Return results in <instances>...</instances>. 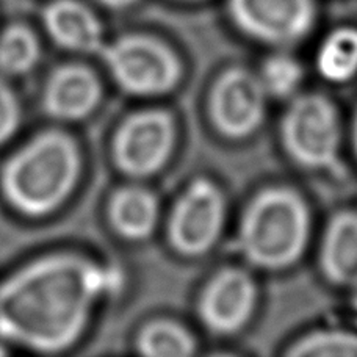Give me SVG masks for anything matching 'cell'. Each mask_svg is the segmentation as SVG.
Wrapping results in <instances>:
<instances>
[{
  "instance_id": "cell-15",
  "label": "cell",
  "mask_w": 357,
  "mask_h": 357,
  "mask_svg": "<svg viewBox=\"0 0 357 357\" xmlns=\"http://www.w3.org/2000/svg\"><path fill=\"white\" fill-rule=\"evenodd\" d=\"M41 60V41L24 22H13L0 31V75L17 79L30 74Z\"/></svg>"
},
{
  "instance_id": "cell-2",
  "label": "cell",
  "mask_w": 357,
  "mask_h": 357,
  "mask_svg": "<svg viewBox=\"0 0 357 357\" xmlns=\"http://www.w3.org/2000/svg\"><path fill=\"white\" fill-rule=\"evenodd\" d=\"M82 173L79 144L69 133L47 129L11 152L0 168L5 202L27 218H44L68 201Z\"/></svg>"
},
{
  "instance_id": "cell-22",
  "label": "cell",
  "mask_w": 357,
  "mask_h": 357,
  "mask_svg": "<svg viewBox=\"0 0 357 357\" xmlns=\"http://www.w3.org/2000/svg\"><path fill=\"white\" fill-rule=\"evenodd\" d=\"M353 142H354V151H356V155H357V112H356L354 126H353Z\"/></svg>"
},
{
  "instance_id": "cell-6",
  "label": "cell",
  "mask_w": 357,
  "mask_h": 357,
  "mask_svg": "<svg viewBox=\"0 0 357 357\" xmlns=\"http://www.w3.org/2000/svg\"><path fill=\"white\" fill-rule=\"evenodd\" d=\"M174 143V118L160 108H146L132 113L118 127L112 144L113 162L127 177H151L167 165Z\"/></svg>"
},
{
  "instance_id": "cell-21",
  "label": "cell",
  "mask_w": 357,
  "mask_h": 357,
  "mask_svg": "<svg viewBox=\"0 0 357 357\" xmlns=\"http://www.w3.org/2000/svg\"><path fill=\"white\" fill-rule=\"evenodd\" d=\"M96 2L107 6V8L119 10V8H126V6L135 3L137 0H96Z\"/></svg>"
},
{
  "instance_id": "cell-9",
  "label": "cell",
  "mask_w": 357,
  "mask_h": 357,
  "mask_svg": "<svg viewBox=\"0 0 357 357\" xmlns=\"http://www.w3.org/2000/svg\"><path fill=\"white\" fill-rule=\"evenodd\" d=\"M229 10L243 33L276 47L303 41L315 22L312 0H231Z\"/></svg>"
},
{
  "instance_id": "cell-3",
  "label": "cell",
  "mask_w": 357,
  "mask_h": 357,
  "mask_svg": "<svg viewBox=\"0 0 357 357\" xmlns=\"http://www.w3.org/2000/svg\"><path fill=\"white\" fill-rule=\"evenodd\" d=\"M310 235L307 204L289 187H270L254 197L241 216L238 248L248 264L268 271L295 265Z\"/></svg>"
},
{
  "instance_id": "cell-23",
  "label": "cell",
  "mask_w": 357,
  "mask_h": 357,
  "mask_svg": "<svg viewBox=\"0 0 357 357\" xmlns=\"http://www.w3.org/2000/svg\"><path fill=\"white\" fill-rule=\"evenodd\" d=\"M356 307H357V298H356Z\"/></svg>"
},
{
  "instance_id": "cell-14",
  "label": "cell",
  "mask_w": 357,
  "mask_h": 357,
  "mask_svg": "<svg viewBox=\"0 0 357 357\" xmlns=\"http://www.w3.org/2000/svg\"><path fill=\"white\" fill-rule=\"evenodd\" d=\"M158 210V201L151 190L139 185H127L112 195L108 220L119 237L142 241L154 234Z\"/></svg>"
},
{
  "instance_id": "cell-12",
  "label": "cell",
  "mask_w": 357,
  "mask_h": 357,
  "mask_svg": "<svg viewBox=\"0 0 357 357\" xmlns=\"http://www.w3.org/2000/svg\"><path fill=\"white\" fill-rule=\"evenodd\" d=\"M41 24L49 40L66 52L99 55L107 43L98 15L82 0H49Z\"/></svg>"
},
{
  "instance_id": "cell-7",
  "label": "cell",
  "mask_w": 357,
  "mask_h": 357,
  "mask_svg": "<svg viewBox=\"0 0 357 357\" xmlns=\"http://www.w3.org/2000/svg\"><path fill=\"white\" fill-rule=\"evenodd\" d=\"M226 218L221 190L208 178L191 182L173 206L168 220V240L185 257H197L218 241Z\"/></svg>"
},
{
  "instance_id": "cell-11",
  "label": "cell",
  "mask_w": 357,
  "mask_h": 357,
  "mask_svg": "<svg viewBox=\"0 0 357 357\" xmlns=\"http://www.w3.org/2000/svg\"><path fill=\"white\" fill-rule=\"evenodd\" d=\"M102 99V85L91 68L65 63L47 75L41 93L43 112L60 123H75L89 116Z\"/></svg>"
},
{
  "instance_id": "cell-20",
  "label": "cell",
  "mask_w": 357,
  "mask_h": 357,
  "mask_svg": "<svg viewBox=\"0 0 357 357\" xmlns=\"http://www.w3.org/2000/svg\"><path fill=\"white\" fill-rule=\"evenodd\" d=\"M22 123V105L10 80L0 75V146L16 135Z\"/></svg>"
},
{
  "instance_id": "cell-13",
  "label": "cell",
  "mask_w": 357,
  "mask_h": 357,
  "mask_svg": "<svg viewBox=\"0 0 357 357\" xmlns=\"http://www.w3.org/2000/svg\"><path fill=\"white\" fill-rule=\"evenodd\" d=\"M320 266L331 284L357 289V212L331 218L320 248Z\"/></svg>"
},
{
  "instance_id": "cell-17",
  "label": "cell",
  "mask_w": 357,
  "mask_h": 357,
  "mask_svg": "<svg viewBox=\"0 0 357 357\" xmlns=\"http://www.w3.org/2000/svg\"><path fill=\"white\" fill-rule=\"evenodd\" d=\"M137 351L148 357H188L196 351V340L182 324L155 320L139 331Z\"/></svg>"
},
{
  "instance_id": "cell-4",
  "label": "cell",
  "mask_w": 357,
  "mask_h": 357,
  "mask_svg": "<svg viewBox=\"0 0 357 357\" xmlns=\"http://www.w3.org/2000/svg\"><path fill=\"white\" fill-rule=\"evenodd\" d=\"M280 138L287 154L301 168L343 174L339 113L324 96L309 93L293 99L280 124Z\"/></svg>"
},
{
  "instance_id": "cell-16",
  "label": "cell",
  "mask_w": 357,
  "mask_h": 357,
  "mask_svg": "<svg viewBox=\"0 0 357 357\" xmlns=\"http://www.w3.org/2000/svg\"><path fill=\"white\" fill-rule=\"evenodd\" d=\"M317 68L333 84H345L357 75V30L337 29L326 36L317 54Z\"/></svg>"
},
{
  "instance_id": "cell-10",
  "label": "cell",
  "mask_w": 357,
  "mask_h": 357,
  "mask_svg": "<svg viewBox=\"0 0 357 357\" xmlns=\"http://www.w3.org/2000/svg\"><path fill=\"white\" fill-rule=\"evenodd\" d=\"M256 299L257 289L251 274L240 268H225L204 287L197 312L208 331L229 335L250 321Z\"/></svg>"
},
{
  "instance_id": "cell-18",
  "label": "cell",
  "mask_w": 357,
  "mask_h": 357,
  "mask_svg": "<svg viewBox=\"0 0 357 357\" xmlns=\"http://www.w3.org/2000/svg\"><path fill=\"white\" fill-rule=\"evenodd\" d=\"M257 75L268 98L290 99L303 84L304 68L293 55L274 54L264 61Z\"/></svg>"
},
{
  "instance_id": "cell-1",
  "label": "cell",
  "mask_w": 357,
  "mask_h": 357,
  "mask_svg": "<svg viewBox=\"0 0 357 357\" xmlns=\"http://www.w3.org/2000/svg\"><path fill=\"white\" fill-rule=\"evenodd\" d=\"M119 282L113 268L79 252L31 259L0 280V339L38 354L66 351Z\"/></svg>"
},
{
  "instance_id": "cell-8",
  "label": "cell",
  "mask_w": 357,
  "mask_h": 357,
  "mask_svg": "<svg viewBox=\"0 0 357 357\" xmlns=\"http://www.w3.org/2000/svg\"><path fill=\"white\" fill-rule=\"evenodd\" d=\"M266 98L257 74L246 68H229L216 79L210 93V119L226 138H246L262 126Z\"/></svg>"
},
{
  "instance_id": "cell-5",
  "label": "cell",
  "mask_w": 357,
  "mask_h": 357,
  "mask_svg": "<svg viewBox=\"0 0 357 357\" xmlns=\"http://www.w3.org/2000/svg\"><path fill=\"white\" fill-rule=\"evenodd\" d=\"M99 56L116 85L139 98L173 91L182 75L173 49L148 35H126L105 43Z\"/></svg>"
},
{
  "instance_id": "cell-19",
  "label": "cell",
  "mask_w": 357,
  "mask_h": 357,
  "mask_svg": "<svg viewBox=\"0 0 357 357\" xmlns=\"http://www.w3.org/2000/svg\"><path fill=\"white\" fill-rule=\"evenodd\" d=\"M293 357H357V334L340 329L315 331L289 349Z\"/></svg>"
}]
</instances>
